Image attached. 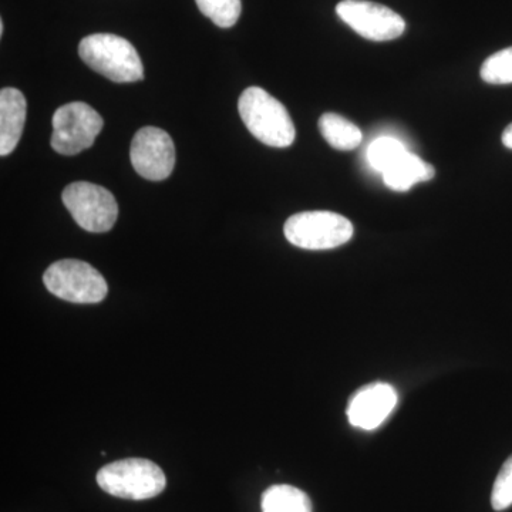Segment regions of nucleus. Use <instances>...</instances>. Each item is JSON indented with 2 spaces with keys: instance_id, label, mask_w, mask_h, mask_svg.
<instances>
[{
  "instance_id": "nucleus-1",
  "label": "nucleus",
  "mask_w": 512,
  "mask_h": 512,
  "mask_svg": "<svg viewBox=\"0 0 512 512\" xmlns=\"http://www.w3.org/2000/svg\"><path fill=\"white\" fill-rule=\"evenodd\" d=\"M238 111L249 133L266 146L286 148L295 141V126L288 110L261 87H249L241 94Z\"/></svg>"
},
{
  "instance_id": "nucleus-2",
  "label": "nucleus",
  "mask_w": 512,
  "mask_h": 512,
  "mask_svg": "<svg viewBox=\"0 0 512 512\" xmlns=\"http://www.w3.org/2000/svg\"><path fill=\"white\" fill-rule=\"evenodd\" d=\"M79 55L90 69L111 82L134 83L143 80V62L136 47L124 37L111 33L84 37L79 45Z\"/></svg>"
},
{
  "instance_id": "nucleus-3",
  "label": "nucleus",
  "mask_w": 512,
  "mask_h": 512,
  "mask_svg": "<svg viewBox=\"0 0 512 512\" xmlns=\"http://www.w3.org/2000/svg\"><path fill=\"white\" fill-rule=\"evenodd\" d=\"M96 480L104 493L133 501L150 500L167 487L164 471L147 458H126L107 464L97 473Z\"/></svg>"
},
{
  "instance_id": "nucleus-4",
  "label": "nucleus",
  "mask_w": 512,
  "mask_h": 512,
  "mask_svg": "<svg viewBox=\"0 0 512 512\" xmlns=\"http://www.w3.org/2000/svg\"><path fill=\"white\" fill-rule=\"evenodd\" d=\"M284 234L295 247L325 251L348 244L353 237V225L336 212L306 211L285 222Z\"/></svg>"
},
{
  "instance_id": "nucleus-5",
  "label": "nucleus",
  "mask_w": 512,
  "mask_h": 512,
  "mask_svg": "<svg viewBox=\"0 0 512 512\" xmlns=\"http://www.w3.org/2000/svg\"><path fill=\"white\" fill-rule=\"evenodd\" d=\"M43 284L56 298L72 303H99L109 292L104 276L79 259H62L50 265Z\"/></svg>"
},
{
  "instance_id": "nucleus-6",
  "label": "nucleus",
  "mask_w": 512,
  "mask_h": 512,
  "mask_svg": "<svg viewBox=\"0 0 512 512\" xmlns=\"http://www.w3.org/2000/svg\"><path fill=\"white\" fill-rule=\"evenodd\" d=\"M52 124L53 150L62 156H76L93 146L104 123L89 104L73 101L56 110Z\"/></svg>"
},
{
  "instance_id": "nucleus-7",
  "label": "nucleus",
  "mask_w": 512,
  "mask_h": 512,
  "mask_svg": "<svg viewBox=\"0 0 512 512\" xmlns=\"http://www.w3.org/2000/svg\"><path fill=\"white\" fill-rule=\"evenodd\" d=\"M62 200L77 225L89 232L110 231L119 217V205L114 195L87 181L67 185Z\"/></svg>"
},
{
  "instance_id": "nucleus-8",
  "label": "nucleus",
  "mask_w": 512,
  "mask_h": 512,
  "mask_svg": "<svg viewBox=\"0 0 512 512\" xmlns=\"http://www.w3.org/2000/svg\"><path fill=\"white\" fill-rule=\"evenodd\" d=\"M336 13L357 35L373 42H389L403 35L406 22L399 13L367 0H343Z\"/></svg>"
},
{
  "instance_id": "nucleus-9",
  "label": "nucleus",
  "mask_w": 512,
  "mask_h": 512,
  "mask_svg": "<svg viewBox=\"0 0 512 512\" xmlns=\"http://www.w3.org/2000/svg\"><path fill=\"white\" fill-rule=\"evenodd\" d=\"M130 158L134 170L141 177L150 181H163L174 170L173 138L161 128H141L131 141Z\"/></svg>"
},
{
  "instance_id": "nucleus-10",
  "label": "nucleus",
  "mask_w": 512,
  "mask_h": 512,
  "mask_svg": "<svg viewBox=\"0 0 512 512\" xmlns=\"http://www.w3.org/2000/svg\"><path fill=\"white\" fill-rule=\"evenodd\" d=\"M399 394L390 384L377 382L367 384L353 394L348 404L349 423L356 429L372 431L389 419L396 409Z\"/></svg>"
},
{
  "instance_id": "nucleus-11",
  "label": "nucleus",
  "mask_w": 512,
  "mask_h": 512,
  "mask_svg": "<svg viewBox=\"0 0 512 512\" xmlns=\"http://www.w3.org/2000/svg\"><path fill=\"white\" fill-rule=\"evenodd\" d=\"M25 96L18 89L6 87L0 92V156L6 157L18 147L26 123Z\"/></svg>"
},
{
  "instance_id": "nucleus-12",
  "label": "nucleus",
  "mask_w": 512,
  "mask_h": 512,
  "mask_svg": "<svg viewBox=\"0 0 512 512\" xmlns=\"http://www.w3.org/2000/svg\"><path fill=\"white\" fill-rule=\"evenodd\" d=\"M383 181L394 191H409L414 184L426 183L436 175L433 165L424 163L416 154L406 151L399 160L384 171Z\"/></svg>"
},
{
  "instance_id": "nucleus-13",
  "label": "nucleus",
  "mask_w": 512,
  "mask_h": 512,
  "mask_svg": "<svg viewBox=\"0 0 512 512\" xmlns=\"http://www.w3.org/2000/svg\"><path fill=\"white\" fill-rule=\"evenodd\" d=\"M319 130L329 146L340 151L355 150L363 140L360 128L336 113L323 114L319 119Z\"/></svg>"
},
{
  "instance_id": "nucleus-14",
  "label": "nucleus",
  "mask_w": 512,
  "mask_h": 512,
  "mask_svg": "<svg viewBox=\"0 0 512 512\" xmlns=\"http://www.w3.org/2000/svg\"><path fill=\"white\" fill-rule=\"evenodd\" d=\"M262 512H313L305 491L288 484L272 485L262 494Z\"/></svg>"
},
{
  "instance_id": "nucleus-15",
  "label": "nucleus",
  "mask_w": 512,
  "mask_h": 512,
  "mask_svg": "<svg viewBox=\"0 0 512 512\" xmlns=\"http://www.w3.org/2000/svg\"><path fill=\"white\" fill-rule=\"evenodd\" d=\"M202 15L207 16L218 28H232L242 12L241 0H195Z\"/></svg>"
},
{
  "instance_id": "nucleus-16",
  "label": "nucleus",
  "mask_w": 512,
  "mask_h": 512,
  "mask_svg": "<svg viewBox=\"0 0 512 512\" xmlns=\"http://www.w3.org/2000/svg\"><path fill=\"white\" fill-rule=\"evenodd\" d=\"M406 147L392 137H380L370 144L367 150V161L377 173L383 174L406 153Z\"/></svg>"
},
{
  "instance_id": "nucleus-17",
  "label": "nucleus",
  "mask_w": 512,
  "mask_h": 512,
  "mask_svg": "<svg viewBox=\"0 0 512 512\" xmlns=\"http://www.w3.org/2000/svg\"><path fill=\"white\" fill-rule=\"evenodd\" d=\"M481 79L490 84L512 83V47L488 57L481 66Z\"/></svg>"
},
{
  "instance_id": "nucleus-18",
  "label": "nucleus",
  "mask_w": 512,
  "mask_h": 512,
  "mask_svg": "<svg viewBox=\"0 0 512 512\" xmlns=\"http://www.w3.org/2000/svg\"><path fill=\"white\" fill-rule=\"evenodd\" d=\"M491 505L495 511H504L512 505V456L508 457L495 478Z\"/></svg>"
},
{
  "instance_id": "nucleus-19",
  "label": "nucleus",
  "mask_w": 512,
  "mask_h": 512,
  "mask_svg": "<svg viewBox=\"0 0 512 512\" xmlns=\"http://www.w3.org/2000/svg\"><path fill=\"white\" fill-rule=\"evenodd\" d=\"M503 144L505 147L511 148L512 150V123L504 130Z\"/></svg>"
}]
</instances>
